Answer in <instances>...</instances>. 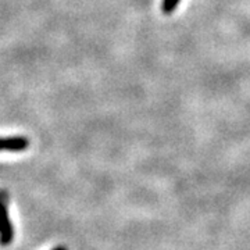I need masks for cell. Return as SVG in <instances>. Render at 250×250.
Wrapping results in <instances>:
<instances>
[{
  "mask_svg": "<svg viewBox=\"0 0 250 250\" xmlns=\"http://www.w3.org/2000/svg\"><path fill=\"white\" fill-rule=\"evenodd\" d=\"M14 239V227L10 220L7 193L0 190V245L7 246Z\"/></svg>",
  "mask_w": 250,
  "mask_h": 250,
  "instance_id": "cell-1",
  "label": "cell"
},
{
  "mask_svg": "<svg viewBox=\"0 0 250 250\" xmlns=\"http://www.w3.org/2000/svg\"><path fill=\"white\" fill-rule=\"evenodd\" d=\"M29 147V139L27 136H9L3 138V150L6 152H24Z\"/></svg>",
  "mask_w": 250,
  "mask_h": 250,
  "instance_id": "cell-2",
  "label": "cell"
},
{
  "mask_svg": "<svg viewBox=\"0 0 250 250\" xmlns=\"http://www.w3.org/2000/svg\"><path fill=\"white\" fill-rule=\"evenodd\" d=\"M181 0H163L161 1V11L164 14H172L178 7Z\"/></svg>",
  "mask_w": 250,
  "mask_h": 250,
  "instance_id": "cell-3",
  "label": "cell"
},
{
  "mask_svg": "<svg viewBox=\"0 0 250 250\" xmlns=\"http://www.w3.org/2000/svg\"><path fill=\"white\" fill-rule=\"evenodd\" d=\"M52 250H67V248H64V246H56Z\"/></svg>",
  "mask_w": 250,
  "mask_h": 250,
  "instance_id": "cell-4",
  "label": "cell"
},
{
  "mask_svg": "<svg viewBox=\"0 0 250 250\" xmlns=\"http://www.w3.org/2000/svg\"><path fill=\"white\" fill-rule=\"evenodd\" d=\"M3 150V138H0V152Z\"/></svg>",
  "mask_w": 250,
  "mask_h": 250,
  "instance_id": "cell-5",
  "label": "cell"
}]
</instances>
